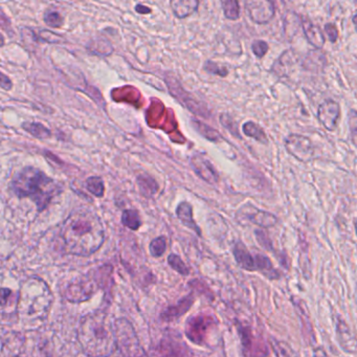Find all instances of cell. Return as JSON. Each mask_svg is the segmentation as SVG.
<instances>
[{
  "instance_id": "obj_1",
  "label": "cell",
  "mask_w": 357,
  "mask_h": 357,
  "mask_svg": "<svg viewBox=\"0 0 357 357\" xmlns=\"http://www.w3.org/2000/svg\"><path fill=\"white\" fill-rule=\"evenodd\" d=\"M68 254L89 257L97 252L105 241L103 221L95 211L76 208L66 219L60 231Z\"/></svg>"
},
{
  "instance_id": "obj_2",
  "label": "cell",
  "mask_w": 357,
  "mask_h": 357,
  "mask_svg": "<svg viewBox=\"0 0 357 357\" xmlns=\"http://www.w3.org/2000/svg\"><path fill=\"white\" fill-rule=\"evenodd\" d=\"M54 296L43 280L31 277L24 280L18 291L17 311L26 329H35L47 319L53 305Z\"/></svg>"
},
{
  "instance_id": "obj_3",
  "label": "cell",
  "mask_w": 357,
  "mask_h": 357,
  "mask_svg": "<svg viewBox=\"0 0 357 357\" xmlns=\"http://www.w3.org/2000/svg\"><path fill=\"white\" fill-rule=\"evenodd\" d=\"M11 191L20 199L29 198L43 212L63 191V185L35 167H24L11 181Z\"/></svg>"
},
{
  "instance_id": "obj_4",
  "label": "cell",
  "mask_w": 357,
  "mask_h": 357,
  "mask_svg": "<svg viewBox=\"0 0 357 357\" xmlns=\"http://www.w3.org/2000/svg\"><path fill=\"white\" fill-rule=\"evenodd\" d=\"M77 340L89 357H109L116 349L114 327L107 314L96 311L81 319L77 330Z\"/></svg>"
},
{
  "instance_id": "obj_5",
  "label": "cell",
  "mask_w": 357,
  "mask_h": 357,
  "mask_svg": "<svg viewBox=\"0 0 357 357\" xmlns=\"http://www.w3.org/2000/svg\"><path fill=\"white\" fill-rule=\"evenodd\" d=\"M112 273V267L109 265L93 269L68 286L66 289V300L74 303L89 300L106 284L109 283Z\"/></svg>"
},
{
  "instance_id": "obj_6",
  "label": "cell",
  "mask_w": 357,
  "mask_h": 357,
  "mask_svg": "<svg viewBox=\"0 0 357 357\" xmlns=\"http://www.w3.org/2000/svg\"><path fill=\"white\" fill-rule=\"evenodd\" d=\"M233 255L237 264L244 271L262 273L271 281L281 278V273L273 267L268 257L262 254L252 255L243 242H236L233 248Z\"/></svg>"
},
{
  "instance_id": "obj_7",
  "label": "cell",
  "mask_w": 357,
  "mask_h": 357,
  "mask_svg": "<svg viewBox=\"0 0 357 357\" xmlns=\"http://www.w3.org/2000/svg\"><path fill=\"white\" fill-rule=\"evenodd\" d=\"M112 327L116 349L120 352L121 357H148L135 327L128 319L121 317L114 321Z\"/></svg>"
},
{
  "instance_id": "obj_8",
  "label": "cell",
  "mask_w": 357,
  "mask_h": 357,
  "mask_svg": "<svg viewBox=\"0 0 357 357\" xmlns=\"http://www.w3.org/2000/svg\"><path fill=\"white\" fill-rule=\"evenodd\" d=\"M218 328L216 317L208 313H199L188 319L185 334L190 342L197 346L206 347L211 334Z\"/></svg>"
},
{
  "instance_id": "obj_9",
  "label": "cell",
  "mask_w": 357,
  "mask_h": 357,
  "mask_svg": "<svg viewBox=\"0 0 357 357\" xmlns=\"http://www.w3.org/2000/svg\"><path fill=\"white\" fill-rule=\"evenodd\" d=\"M285 148L290 155L301 162H308L314 158L315 147L309 137L291 133L285 139Z\"/></svg>"
},
{
  "instance_id": "obj_10",
  "label": "cell",
  "mask_w": 357,
  "mask_h": 357,
  "mask_svg": "<svg viewBox=\"0 0 357 357\" xmlns=\"http://www.w3.org/2000/svg\"><path fill=\"white\" fill-rule=\"evenodd\" d=\"M239 220H246L252 225H258L262 229H271L278 223V217L273 213L260 210L252 206V204H245L242 206L236 214Z\"/></svg>"
},
{
  "instance_id": "obj_11",
  "label": "cell",
  "mask_w": 357,
  "mask_h": 357,
  "mask_svg": "<svg viewBox=\"0 0 357 357\" xmlns=\"http://www.w3.org/2000/svg\"><path fill=\"white\" fill-rule=\"evenodd\" d=\"M190 165L196 175L208 185H215L219 183L220 175L218 170L204 152H195L190 158Z\"/></svg>"
},
{
  "instance_id": "obj_12",
  "label": "cell",
  "mask_w": 357,
  "mask_h": 357,
  "mask_svg": "<svg viewBox=\"0 0 357 357\" xmlns=\"http://www.w3.org/2000/svg\"><path fill=\"white\" fill-rule=\"evenodd\" d=\"M248 17L256 24H267L275 15V5L269 0H250L244 3Z\"/></svg>"
},
{
  "instance_id": "obj_13",
  "label": "cell",
  "mask_w": 357,
  "mask_h": 357,
  "mask_svg": "<svg viewBox=\"0 0 357 357\" xmlns=\"http://www.w3.org/2000/svg\"><path fill=\"white\" fill-rule=\"evenodd\" d=\"M317 120L326 130H335L340 119V104L332 99L325 100L317 108Z\"/></svg>"
},
{
  "instance_id": "obj_14",
  "label": "cell",
  "mask_w": 357,
  "mask_h": 357,
  "mask_svg": "<svg viewBox=\"0 0 357 357\" xmlns=\"http://www.w3.org/2000/svg\"><path fill=\"white\" fill-rule=\"evenodd\" d=\"M158 357H191L187 344L178 336L168 335L158 346Z\"/></svg>"
},
{
  "instance_id": "obj_15",
  "label": "cell",
  "mask_w": 357,
  "mask_h": 357,
  "mask_svg": "<svg viewBox=\"0 0 357 357\" xmlns=\"http://www.w3.org/2000/svg\"><path fill=\"white\" fill-rule=\"evenodd\" d=\"M194 303H195V296H194L193 292H191V294H187L185 298L179 300L176 304L167 307L160 313V319L165 321H175V319L185 315L191 309V307L193 306Z\"/></svg>"
},
{
  "instance_id": "obj_16",
  "label": "cell",
  "mask_w": 357,
  "mask_h": 357,
  "mask_svg": "<svg viewBox=\"0 0 357 357\" xmlns=\"http://www.w3.org/2000/svg\"><path fill=\"white\" fill-rule=\"evenodd\" d=\"M24 337L18 333L0 335V357H15L24 344Z\"/></svg>"
},
{
  "instance_id": "obj_17",
  "label": "cell",
  "mask_w": 357,
  "mask_h": 357,
  "mask_svg": "<svg viewBox=\"0 0 357 357\" xmlns=\"http://www.w3.org/2000/svg\"><path fill=\"white\" fill-rule=\"evenodd\" d=\"M302 24L305 38L307 39L309 45L321 51L326 43L325 34H324L323 30L317 24H313L309 18H302V24Z\"/></svg>"
},
{
  "instance_id": "obj_18",
  "label": "cell",
  "mask_w": 357,
  "mask_h": 357,
  "mask_svg": "<svg viewBox=\"0 0 357 357\" xmlns=\"http://www.w3.org/2000/svg\"><path fill=\"white\" fill-rule=\"evenodd\" d=\"M336 334H337L338 342H340L342 350L354 354L356 342H355V337L351 332L350 327L342 319H338L337 324H336Z\"/></svg>"
},
{
  "instance_id": "obj_19",
  "label": "cell",
  "mask_w": 357,
  "mask_h": 357,
  "mask_svg": "<svg viewBox=\"0 0 357 357\" xmlns=\"http://www.w3.org/2000/svg\"><path fill=\"white\" fill-rule=\"evenodd\" d=\"M176 216L185 227L195 231L199 237H202V229L198 227L197 223L195 222V219H194L193 216V206H192L190 202H181L177 206Z\"/></svg>"
},
{
  "instance_id": "obj_20",
  "label": "cell",
  "mask_w": 357,
  "mask_h": 357,
  "mask_svg": "<svg viewBox=\"0 0 357 357\" xmlns=\"http://www.w3.org/2000/svg\"><path fill=\"white\" fill-rule=\"evenodd\" d=\"M171 9L175 17L185 20L198 11L199 1L197 0H173L170 3Z\"/></svg>"
},
{
  "instance_id": "obj_21",
  "label": "cell",
  "mask_w": 357,
  "mask_h": 357,
  "mask_svg": "<svg viewBox=\"0 0 357 357\" xmlns=\"http://www.w3.org/2000/svg\"><path fill=\"white\" fill-rule=\"evenodd\" d=\"M18 291L0 288V314L8 315L17 311Z\"/></svg>"
},
{
  "instance_id": "obj_22",
  "label": "cell",
  "mask_w": 357,
  "mask_h": 357,
  "mask_svg": "<svg viewBox=\"0 0 357 357\" xmlns=\"http://www.w3.org/2000/svg\"><path fill=\"white\" fill-rule=\"evenodd\" d=\"M326 66V56L323 52L317 50L311 51L307 54L306 58L303 61V68L306 70H323Z\"/></svg>"
},
{
  "instance_id": "obj_23",
  "label": "cell",
  "mask_w": 357,
  "mask_h": 357,
  "mask_svg": "<svg viewBox=\"0 0 357 357\" xmlns=\"http://www.w3.org/2000/svg\"><path fill=\"white\" fill-rule=\"evenodd\" d=\"M137 185L142 195L146 198H151L158 193V185L153 177L148 174H141L137 177Z\"/></svg>"
},
{
  "instance_id": "obj_24",
  "label": "cell",
  "mask_w": 357,
  "mask_h": 357,
  "mask_svg": "<svg viewBox=\"0 0 357 357\" xmlns=\"http://www.w3.org/2000/svg\"><path fill=\"white\" fill-rule=\"evenodd\" d=\"M242 132L246 137L254 139L255 141L259 142L260 144H268V139H267L266 133L263 130L262 127L252 121H248L242 125Z\"/></svg>"
},
{
  "instance_id": "obj_25",
  "label": "cell",
  "mask_w": 357,
  "mask_h": 357,
  "mask_svg": "<svg viewBox=\"0 0 357 357\" xmlns=\"http://www.w3.org/2000/svg\"><path fill=\"white\" fill-rule=\"evenodd\" d=\"M239 334L241 335L242 346H243L244 351H245V354L248 355L246 357H261V355L257 351L256 346L254 344L256 338H255L250 328L239 327Z\"/></svg>"
},
{
  "instance_id": "obj_26",
  "label": "cell",
  "mask_w": 357,
  "mask_h": 357,
  "mask_svg": "<svg viewBox=\"0 0 357 357\" xmlns=\"http://www.w3.org/2000/svg\"><path fill=\"white\" fill-rule=\"evenodd\" d=\"M191 123L193 128L195 129L197 132H199L200 135L206 137L208 141L214 142V143L220 141V133H219L216 129L212 128V127L208 126V125L200 122V121L195 120V119H192Z\"/></svg>"
},
{
  "instance_id": "obj_27",
  "label": "cell",
  "mask_w": 357,
  "mask_h": 357,
  "mask_svg": "<svg viewBox=\"0 0 357 357\" xmlns=\"http://www.w3.org/2000/svg\"><path fill=\"white\" fill-rule=\"evenodd\" d=\"M22 128L36 139H45L52 137V131L40 123H24Z\"/></svg>"
},
{
  "instance_id": "obj_28",
  "label": "cell",
  "mask_w": 357,
  "mask_h": 357,
  "mask_svg": "<svg viewBox=\"0 0 357 357\" xmlns=\"http://www.w3.org/2000/svg\"><path fill=\"white\" fill-rule=\"evenodd\" d=\"M85 188L89 193L93 194L96 197H103L105 193V185L104 181L100 176H91L85 181Z\"/></svg>"
},
{
  "instance_id": "obj_29",
  "label": "cell",
  "mask_w": 357,
  "mask_h": 357,
  "mask_svg": "<svg viewBox=\"0 0 357 357\" xmlns=\"http://www.w3.org/2000/svg\"><path fill=\"white\" fill-rule=\"evenodd\" d=\"M122 223L131 231H137L142 227V219L137 210H125L122 214Z\"/></svg>"
},
{
  "instance_id": "obj_30",
  "label": "cell",
  "mask_w": 357,
  "mask_h": 357,
  "mask_svg": "<svg viewBox=\"0 0 357 357\" xmlns=\"http://www.w3.org/2000/svg\"><path fill=\"white\" fill-rule=\"evenodd\" d=\"M223 14L227 20L236 22L240 18V3L237 0H225L221 3Z\"/></svg>"
},
{
  "instance_id": "obj_31",
  "label": "cell",
  "mask_w": 357,
  "mask_h": 357,
  "mask_svg": "<svg viewBox=\"0 0 357 357\" xmlns=\"http://www.w3.org/2000/svg\"><path fill=\"white\" fill-rule=\"evenodd\" d=\"M271 346H273V352L277 357H300V355L285 342L271 340Z\"/></svg>"
},
{
  "instance_id": "obj_32",
  "label": "cell",
  "mask_w": 357,
  "mask_h": 357,
  "mask_svg": "<svg viewBox=\"0 0 357 357\" xmlns=\"http://www.w3.org/2000/svg\"><path fill=\"white\" fill-rule=\"evenodd\" d=\"M167 250V238L165 236H160L152 240L149 244L150 255L154 258H160L164 256Z\"/></svg>"
},
{
  "instance_id": "obj_33",
  "label": "cell",
  "mask_w": 357,
  "mask_h": 357,
  "mask_svg": "<svg viewBox=\"0 0 357 357\" xmlns=\"http://www.w3.org/2000/svg\"><path fill=\"white\" fill-rule=\"evenodd\" d=\"M168 264L171 268L174 269L179 275L187 277L190 275V267L181 260V257L176 254H170L168 256Z\"/></svg>"
},
{
  "instance_id": "obj_34",
  "label": "cell",
  "mask_w": 357,
  "mask_h": 357,
  "mask_svg": "<svg viewBox=\"0 0 357 357\" xmlns=\"http://www.w3.org/2000/svg\"><path fill=\"white\" fill-rule=\"evenodd\" d=\"M204 70L208 74L214 75V76H218L220 78H227L229 74V68L227 66H220V64L216 63L212 60L204 62Z\"/></svg>"
},
{
  "instance_id": "obj_35",
  "label": "cell",
  "mask_w": 357,
  "mask_h": 357,
  "mask_svg": "<svg viewBox=\"0 0 357 357\" xmlns=\"http://www.w3.org/2000/svg\"><path fill=\"white\" fill-rule=\"evenodd\" d=\"M43 20H45V24L51 26V28H61L64 24L63 17L59 12L55 11V10H47L45 11V15H43Z\"/></svg>"
},
{
  "instance_id": "obj_36",
  "label": "cell",
  "mask_w": 357,
  "mask_h": 357,
  "mask_svg": "<svg viewBox=\"0 0 357 357\" xmlns=\"http://www.w3.org/2000/svg\"><path fill=\"white\" fill-rule=\"evenodd\" d=\"M219 121H220V124L222 125L227 130H229L234 137H238V139H241V137L239 135V130H238L237 123L235 122V120H234L229 114H220Z\"/></svg>"
},
{
  "instance_id": "obj_37",
  "label": "cell",
  "mask_w": 357,
  "mask_h": 357,
  "mask_svg": "<svg viewBox=\"0 0 357 357\" xmlns=\"http://www.w3.org/2000/svg\"><path fill=\"white\" fill-rule=\"evenodd\" d=\"M269 45L268 43L265 40H255L254 43H252V52L257 58L259 59H262L265 55H266L267 52H268Z\"/></svg>"
},
{
  "instance_id": "obj_38",
  "label": "cell",
  "mask_w": 357,
  "mask_h": 357,
  "mask_svg": "<svg viewBox=\"0 0 357 357\" xmlns=\"http://www.w3.org/2000/svg\"><path fill=\"white\" fill-rule=\"evenodd\" d=\"M323 32H325L330 43H335L336 41H337L338 36H340V35H338L337 26H335V24H332V22H327V24L324 26Z\"/></svg>"
},
{
  "instance_id": "obj_39",
  "label": "cell",
  "mask_w": 357,
  "mask_h": 357,
  "mask_svg": "<svg viewBox=\"0 0 357 357\" xmlns=\"http://www.w3.org/2000/svg\"><path fill=\"white\" fill-rule=\"evenodd\" d=\"M256 234L257 240H258L259 243L265 248V250H271V252H273V248H271V242L269 240L268 236L264 233V231H261V229H257L255 231Z\"/></svg>"
},
{
  "instance_id": "obj_40",
  "label": "cell",
  "mask_w": 357,
  "mask_h": 357,
  "mask_svg": "<svg viewBox=\"0 0 357 357\" xmlns=\"http://www.w3.org/2000/svg\"><path fill=\"white\" fill-rule=\"evenodd\" d=\"M0 89L7 91H10L13 89V82H12L11 79L1 72H0Z\"/></svg>"
},
{
  "instance_id": "obj_41",
  "label": "cell",
  "mask_w": 357,
  "mask_h": 357,
  "mask_svg": "<svg viewBox=\"0 0 357 357\" xmlns=\"http://www.w3.org/2000/svg\"><path fill=\"white\" fill-rule=\"evenodd\" d=\"M135 10L137 14H141V15H147V14L152 13L151 8L146 7V6L141 5V3L135 6Z\"/></svg>"
},
{
  "instance_id": "obj_42",
  "label": "cell",
  "mask_w": 357,
  "mask_h": 357,
  "mask_svg": "<svg viewBox=\"0 0 357 357\" xmlns=\"http://www.w3.org/2000/svg\"><path fill=\"white\" fill-rule=\"evenodd\" d=\"M313 357H328V355L326 354V352L323 349L319 348L314 351V353H313Z\"/></svg>"
},
{
  "instance_id": "obj_43",
  "label": "cell",
  "mask_w": 357,
  "mask_h": 357,
  "mask_svg": "<svg viewBox=\"0 0 357 357\" xmlns=\"http://www.w3.org/2000/svg\"><path fill=\"white\" fill-rule=\"evenodd\" d=\"M6 45V40L5 37L3 36V34L0 33V47H5Z\"/></svg>"
}]
</instances>
